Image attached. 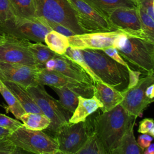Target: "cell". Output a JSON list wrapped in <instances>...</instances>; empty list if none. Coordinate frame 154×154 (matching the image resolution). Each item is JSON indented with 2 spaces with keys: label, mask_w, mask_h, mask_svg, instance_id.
I'll use <instances>...</instances> for the list:
<instances>
[{
  "label": "cell",
  "mask_w": 154,
  "mask_h": 154,
  "mask_svg": "<svg viewBox=\"0 0 154 154\" xmlns=\"http://www.w3.org/2000/svg\"><path fill=\"white\" fill-rule=\"evenodd\" d=\"M136 119L119 104L112 109L98 114L94 118L93 132L109 153L119 144L130 124Z\"/></svg>",
  "instance_id": "cell-1"
},
{
  "label": "cell",
  "mask_w": 154,
  "mask_h": 154,
  "mask_svg": "<svg viewBox=\"0 0 154 154\" xmlns=\"http://www.w3.org/2000/svg\"><path fill=\"white\" fill-rule=\"evenodd\" d=\"M79 50L89 67L101 82L120 91L127 88L129 74L126 67L112 60L102 50Z\"/></svg>",
  "instance_id": "cell-2"
},
{
  "label": "cell",
  "mask_w": 154,
  "mask_h": 154,
  "mask_svg": "<svg viewBox=\"0 0 154 154\" xmlns=\"http://www.w3.org/2000/svg\"><path fill=\"white\" fill-rule=\"evenodd\" d=\"M113 46L119 54L141 71L146 73L154 72V43L145 38L121 32Z\"/></svg>",
  "instance_id": "cell-3"
},
{
  "label": "cell",
  "mask_w": 154,
  "mask_h": 154,
  "mask_svg": "<svg viewBox=\"0 0 154 154\" xmlns=\"http://www.w3.org/2000/svg\"><path fill=\"white\" fill-rule=\"evenodd\" d=\"M37 17L59 23L75 34L85 33L80 27L69 0H34Z\"/></svg>",
  "instance_id": "cell-4"
},
{
  "label": "cell",
  "mask_w": 154,
  "mask_h": 154,
  "mask_svg": "<svg viewBox=\"0 0 154 154\" xmlns=\"http://www.w3.org/2000/svg\"><path fill=\"white\" fill-rule=\"evenodd\" d=\"M7 137L16 147L34 154L53 153L58 150V143L54 137L43 131L31 130L23 126Z\"/></svg>",
  "instance_id": "cell-5"
},
{
  "label": "cell",
  "mask_w": 154,
  "mask_h": 154,
  "mask_svg": "<svg viewBox=\"0 0 154 154\" xmlns=\"http://www.w3.org/2000/svg\"><path fill=\"white\" fill-rule=\"evenodd\" d=\"M51 31L45 22L38 17L26 19L14 16L0 27V33L2 35L35 43L44 42L46 34Z\"/></svg>",
  "instance_id": "cell-6"
},
{
  "label": "cell",
  "mask_w": 154,
  "mask_h": 154,
  "mask_svg": "<svg viewBox=\"0 0 154 154\" xmlns=\"http://www.w3.org/2000/svg\"><path fill=\"white\" fill-rule=\"evenodd\" d=\"M26 89L42 113L51 120V124L46 129L54 135L58 129L69 122V112L61 105L58 100L47 93L43 85L38 84Z\"/></svg>",
  "instance_id": "cell-7"
},
{
  "label": "cell",
  "mask_w": 154,
  "mask_h": 154,
  "mask_svg": "<svg viewBox=\"0 0 154 154\" xmlns=\"http://www.w3.org/2000/svg\"><path fill=\"white\" fill-rule=\"evenodd\" d=\"M93 132L92 125L87 119L84 122L65 124L54 134L58 150L66 154H73L78 151L86 142Z\"/></svg>",
  "instance_id": "cell-8"
},
{
  "label": "cell",
  "mask_w": 154,
  "mask_h": 154,
  "mask_svg": "<svg viewBox=\"0 0 154 154\" xmlns=\"http://www.w3.org/2000/svg\"><path fill=\"white\" fill-rule=\"evenodd\" d=\"M154 84V72H150L140 79L136 85L122 91L123 97L120 105L132 116H141L143 111L153 102L146 96V88Z\"/></svg>",
  "instance_id": "cell-9"
},
{
  "label": "cell",
  "mask_w": 154,
  "mask_h": 154,
  "mask_svg": "<svg viewBox=\"0 0 154 154\" xmlns=\"http://www.w3.org/2000/svg\"><path fill=\"white\" fill-rule=\"evenodd\" d=\"M29 42L3 34L0 39V62L39 67L29 49Z\"/></svg>",
  "instance_id": "cell-10"
},
{
  "label": "cell",
  "mask_w": 154,
  "mask_h": 154,
  "mask_svg": "<svg viewBox=\"0 0 154 154\" xmlns=\"http://www.w3.org/2000/svg\"><path fill=\"white\" fill-rule=\"evenodd\" d=\"M73 8L80 27L85 32L115 31L107 18L84 0H69Z\"/></svg>",
  "instance_id": "cell-11"
},
{
  "label": "cell",
  "mask_w": 154,
  "mask_h": 154,
  "mask_svg": "<svg viewBox=\"0 0 154 154\" xmlns=\"http://www.w3.org/2000/svg\"><path fill=\"white\" fill-rule=\"evenodd\" d=\"M106 16L115 31L119 30L130 35L145 38L141 29L137 7L114 8L109 11Z\"/></svg>",
  "instance_id": "cell-12"
},
{
  "label": "cell",
  "mask_w": 154,
  "mask_h": 154,
  "mask_svg": "<svg viewBox=\"0 0 154 154\" xmlns=\"http://www.w3.org/2000/svg\"><path fill=\"white\" fill-rule=\"evenodd\" d=\"M37 83L50 87L68 88L84 97L90 98L93 96V85L79 82L57 72L48 70L45 68L40 69L37 75Z\"/></svg>",
  "instance_id": "cell-13"
},
{
  "label": "cell",
  "mask_w": 154,
  "mask_h": 154,
  "mask_svg": "<svg viewBox=\"0 0 154 154\" xmlns=\"http://www.w3.org/2000/svg\"><path fill=\"white\" fill-rule=\"evenodd\" d=\"M42 68L0 62V80L17 83L25 88L36 86L37 75Z\"/></svg>",
  "instance_id": "cell-14"
},
{
  "label": "cell",
  "mask_w": 154,
  "mask_h": 154,
  "mask_svg": "<svg viewBox=\"0 0 154 154\" xmlns=\"http://www.w3.org/2000/svg\"><path fill=\"white\" fill-rule=\"evenodd\" d=\"M119 30L109 32H87L67 37L69 46L77 49H100L113 46Z\"/></svg>",
  "instance_id": "cell-15"
},
{
  "label": "cell",
  "mask_w": 154,
  "mask_h": 154,
  "mask_svg": "<svg viewBox=\"0 0 154 154\" xmlns=\"http://www.w3.org/2000/svg\"><path fill=\"white\" fill-rule=\"evenodd\" d=\"M45 68L50 71L57 72L79 82L93 85V80L76 63L64 55L56 54L48 61Z\"/></svg>",
  "instance_id": "cell-16"
},
{
  "label": "cell",
  "mask_w": 154,
  "mask_h": 154,
  "mask_svg": "<svg viewBox=\"0 0 154 154\" xmlns=\"http://www.w3.org/2000/svg\"><path fill=\"white\" fill-rule=\"evenodd\" d=\"M93 96L103 104L100 108L102 112L108 111L122 101L123 97L122 91L109 87L100 81H95L93 83Z\"/></svg>",
  "instance_id": "cell-17"
},
{
  "label": "cell",
  "mask_w": 154,
  "mask_h": 154,
  "mask_svg": "<svg viewBox=\"0 0 154 154\" xmlns=\"http://www.w3.org/2000/svg\"><path fill=\"white\" fill-rule=\"evenodd\" d=\"M102 107L103 104L94 96L90 98L79 96L77 106L70 117L69 123H76L84 122L90 115Z\"/></svg>",
  "instance_id": "cell-18"
},
{
  "label": "cell",
  "mask_w": 154,
  "mask_h": 154,
  "mask_svg": "<svg viewBox=\"0 0 154 154\" xmlns=\"http://www.w3.org/2000/svg\"><path fill=\"white\" fill-rule=\"evenodd\" d=\"M2 81L18 100L25 112L43 114L26 88L13 82L8 81Z\"/></svg>",
  "instance_id": "cell-19"
},
{
  "label": "cell",
  "mask_w": 154,
  "mask_h": 154,
  "mask_svg": "<svg viewBox=\"0 0 154 154\" xmlns=\"http://www.w3.org/2000/svg\"><path fill=\"white\" fill-rule=\"evenodd\" d=\"M135 120L130 124L119 144L109 152L110 154H144V149L138 146L134 135Z\"/></svg>",
  "instance_id": "cell-20"
},
{
  "label": "cell",
  "mask_w": 154,
  "mask_h": 154,
  "mask_svg": "<svg viewBox=\"0 0 154 154\" xmlns=\"http://www.w3.org/2000/svg\"><path fill=\"white\" fill-rule=\"evenodd\" d=\"M89 5L106 17L111 10L120 8H135L137 3L132 0H84Z\"/></svg>",
  "instance_id": "cell-21"
},
{
  "label": "cell",
  "mask_w": 154,
  "mask_h": 154,
  "mask_svg": "<svg viewBox=\"0 0 154 154\" xmlns=\"http://www.w3.org/2000/svg\"><path fill=\"white\" fill-rule=\"evenodd\" d=\"M20 120L25 128L34 131L45 130L51 124V120L46 116L37 112H25Z\"/></svg>",
  "instance_id": "cell-22"
},
{
  "label": "cell",
  "mask_w": 154,
  "mask_h": 154,
  "mask_svg": "<svg viewBox=\"0 0 154 154\" xmlns=\"http://www.w3.org/2000/svg\"><path fill=\"white\" fill-rule=\"evenodd\" d=\"M15 17L36 18L34 0H8Z\"/></svg>",
  "instance_id": "cell-23"
},
{
  "label": "cell",
  "mask_w": 154,
  "mask_h": 154,
  "mask_svg": "<svg viewBox=\"0 0 154 154\" xmlns=\"http://www.w3.org/2000/svg\"><path fill=\"white\" fill-rule=\"evenodd\" d=\"M44 42L51 50L58 55H64L69 47L67 37L52 30L46 34Z\"/></svg>",
  "instance_id": "cell-24"
},
{
  "label": "cell",
  "mask_w": 154,
  "mask_h": 154,
  "mask_svg": "<svg viewBox=\"0 0 154 154\" xmlns=\"http://www.w3.org/2000/svg\"><path fill=\"white\" fill-rule=\"evenodd\" d=\"M51 88L59 96V102L61 105L70 113H73L78 103V94L66 87Z\"/></svg>",
  "instance_id": "cell-25"
},
{
  "label": "cell",
  "mask_w": 154,
  "mask_h": 154,
  "mask_svg": "<svg viewBox=\"0 0 154 154\" xmlns=\"http://www.w3.org/2000/svg\"><path fill=\"white\" fill-rule=\"evenodd\" d=\"M28 48L40 68H45L46 63L53 58L57 54L42 43H32L29 42Z\"/></svg>",
  "instance_id": "cell-26"
},
{
  "label": "cell",
  "mask_w": 154,
  "mask_h": 154,
  "mask_svg": "<svg viewBox=\"0 0 154 154\" xmlns=\"http://www.w3.org/2000/svg\"><path fill=\"white\" fill-rule=\"evenodd\" d=\"M0 93L7 103L8 110L17 119L20 120L21 116L25 113V111L16 97L4 85L1 80L0 81Z\"/></svg>",
  "instance_id": "cell-27"
},
{
  "label": "cell",
  "mask_w": 154,
  "mask_h": 154,
  "mask_svg": "<svg viewBox=\"0 0 154 154\" xmlns=\"http://www.w3.org/2000/svg\"><path fill=\"white\" fill-rule=\"evenodd\" d=\"M73 154H110L103 147L94 132L89 135L85 144Z\"/></svg>",
  "instance_id": "cell-28"
},
{
  "label": "cell",
  "mask_w": 154,
  "mask_h": 154,
  "mask_svg": "<svg viewBox=\"0 0 154 154\" xmlns=\"http://www.w3.org/2000/svg\"><path fill=\"white\" fill-rule=\"evenodd\" d=\"M137 10L145 38L154 43V18L150 16L140 7L137 6Z\"/></svg>",
  "instance_id": "cell-29"
},
{
  "label": "cell",
  "mask_w": 154,
  "mask_h": 154,
  "mask_svg": "<svg viewBox=\"0 0 154 154\" xmlns=\"http://www.w3.org/2000/svg\"><path fill=\"white\" fill-rule=\"evenodd\" d=\"M64 55L69 58L70 59H71L78 65H79L91 78L93 82L95 81H100L98 78V77L93 73L91 69L89 67V66L84 60V58L82 57L79 49L73 48L69 46Z\"/></svg>",
  "instance_id": "cell-30"
},
{
  "label": "cell",
  "mask_w": 154,
  "mask_h": 154,
  "mask_svg": "<svg viewBox=\"0 0 154 154\" xmlns=\"http://www.w3.org/2000/svg\"><path fill=\"white\" fill-rule=\"evenodd\" d=\"M14 17L8 0H0V27Z\"/></svg>",
  "instance_id": "cell-31"
},
{
  "label": "cell",
  "mask_w": 154,
  "mask_h": 154,
  "mask_svg": "<svg viewBox=\"0 0 154 154\" xmlns=\"http://www.w3.org/2000/svg\"><path fill=\"white\" fill-rule=\"evenodd\" d=\"M23 126V124L17 119H12L7 116L0 113V126L9 130L11 132H14L18 128Z\"/></svg>",
  "instance_id": "cell-32"
},
{
  "label": "cell",
  "mask_w": 154,
  "mask_h": 154,
  "mask_svg": "<svg viewBox=\"0 0 154 154\" xmlns=\"http://www.w3.org/2000/svg\"><path fill=\"white\" fill-rule=\"evenodd\" d=\"M138 132L141 134H147L154 137V122L152 119L146 118L143 119L139 124Z\"/></svg>",
  "instance_id": "cell-33"
},
{
  "label": "cell",
  "mask_w": 154,
  "mask_h": 154,
  "mask_svg": "<svg viewBox=\"0 0 154 154\" xmlns=\"http://www.w3.org/2000/svg\"><path fill=\"white\" fill-rule=\"evenodd\" d=\"M102 51L108 56H109L112 60L116 61L117 63H118L123 65V66L126 67L127 68L128 70L131 69V67H129L128 64L123 59L122 56L119 54L117 49L116 48H114V46H111V47L103 49H102Z\"/></svg>",
  "instance_id": "cell-34"
},
{
  "label": "cell",
  "mask_w": 154,
  "mask_h": 154,
  "mask_svg": "<svg viewBox=\"0 0 154 154\" xmlns=\"http://www.w3.org/2000/svg\"><path fill=\"white\" fill-rule=\"evenodd\" d=\"M43 20L45 22L46 25L52 31H55L58 33H60V34L66 36V37H70V36L75 35V34L73 32H72L71 30L67 28L66 27L64 26L63 25H61L59 23L52 22H51L49 20H46L45 19H43Z\"/></svg>",
  "instance_id": "cell-35"
},
{
  "label": "cell",
  "mask_w": 154,
  "mask_h": 154,
  "mask_svg": "<svg viewBox=\"0 0 154 154\" xmlns=\"http://www.w3.org/2000/svg\"><path fill=\"white\" fill-rule=\"evenodd\" d=\"M16 148L7 137L0 138V154H13Z\"/></svg>",
  "instance_id": "cell-36"
},
{
  "label": "cell",
  "mask_w": 154,
  "mask_h": 154,
  "mask_svg": "<svg viewBox=\"0 0 154 154\" xmlns=\"http://www.w3.org/2000/svg\"><path fill=\"white\" fill-rule=\"evenodd\" d=\"M128 74H129V82H128V85L126 88H130L137 84V82L140 79V76L141 74V71L134 70L130 69L129 70H128Z\"/></svg>",
  "instance_id": "cell-37"
},
{
  "label": "cell",
  "mask_w": 154,
  "mask_h": 154,
  "mask_svg": "<svg viewBox=\"0 0 154 154\" xmlns=\"http://www.w3.org/2000/svg\"><path fill=\"white\" fill-rule=\"evenodd\" d=\"M153 138L152 136H150L149 134H143L142 135H140L138 136L137 141V144L138 146L142 148L143 149H145L147 148L151 143L153 140Z\"/></svg>",
  "instance_id": "cell-38"
},
{
  "label": "cell",
  "mask_w": 154,
  "mask_h": 154,
  "mask_svg": "<svg viewBox=\"0 0 154 154\" xmlns=\"http://www.w3.org/2000/svg\"><path fill=\"white\" fill-rule=\"evenodd\" d=\"M153 90H154V84H152L146 88L145 91L146 96L151 99H153L154 98Z\"/></svg>",
  "instance_id": "cell-39"
},
{
  "label": "cell",
  "mask_w": 154,
  "mask_h": 154,
  "mask_svg": "<svg viewBox=\"0 0 154 154\" xmlns=\"http://www.w3.org/2000/svg\"><path fill=\"white\" fill-rule=\"evenodd\" d=\"M144 154H154V144L153 143L144 150Z\"/></svg>",
  "instance_id": "cell-40"
},
{
  "label": "cell",
  "mask_w": 154,
  "mask_h": 154,
  "mask_svg": "<svg viewBox=\"0 0 154 154\" xmlns=\"http://www.w3.org/2000/svg\"><path fill=\"white\" fill-rule=\"evenodd\" d=\"M11 133V131H10L9 130L3 128L0 126V138L7 137Z\"/></svg>",
  "instance_id": "cell-41"
},
{
  "label": "cell",
  "mask_w": 154,
  "mask_h": 154,
  "mask_svg": "<svg viewBox=\"0 0 154 154\" xmlns=\"http://www.w3.org/2000/svg\"><path fill=\"white\" fill-rule=\"evenodd\" d=\"M13 154H34L32 153H31V152H27L26 150H24L19 147H16V149L14 150V152Z\"/></svg>",
  "instance_id": "cell-42"
},
{
  "label": "cell",
  "mask_w": 154,
  "mask_h": 154,
  "mask_svg": "<svg viewBox=\"0 0 154 154\" xmlns=\"http://www.w3.org/2000/svg\"><path fill=\"white\" fill-rule=\"evenodd\" d=\"M42 154H66V153L63 152L62 151L58 150H57L55 152H53V153H42Z\"/></svg>",
  "instance_id": "cell-43"
},
{
  "label": "cell",
  "mask_w": 154,
  "mask_h": 154,
  "mask_svg": "<svg viewBox=\"0 0 154 154\" xmlns=\"http://www.w3.org/2000/svg\"><path fill=\"white\" fill-rule=\"evenodd\" d=\"M2 36H3V35H2V34H1L0 33V39L2 37Z\"/></svg>",
  "instance_id": "cell-44"
},
{
  "label": "cell",
  "mask_w": 154,
  "mask_h": 154,
  "mask_svg": "<svg viewBox=\"0 0 154 154\" xmlns=\"http://www.w3.org/2000/svg\"><path fill=\"white\" fill-rule=\"evenodd\" d=\"M132 1H135V2H136L137 3V1H138V0H132Z\"/></svg>",
  "instance_id": "cell-45"
},
{
  "label": "cell",
  "mask_w": 154,
  "mask_h": 154,
  "mask_svg": "<svg viewBox=\"0 0 154 154\" xmlns=\"http://www.w3.org/2000/svg\"><path fill=\"white\" fill-rule=\"evenodd\" d=\"M0 81H1V80H0Z\"/></svg>",
  "instance_id": "cell-46"
}]
</instances>
